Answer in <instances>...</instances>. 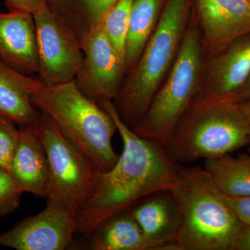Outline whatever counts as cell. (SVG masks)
<instances>
[{
	"instance_id": "obj_29",
	"label": "cell",
	"mask_w": 250,
	"mask_h": 250,
	"mask_svg": "<svg viewBox=\"0 0 250 250\" xmlns=\"http://www.w3.org/2000/svg\"><path fill=\"white\" fill-rule=\"evenodd\" d=\"M248 152H249L250 153V146L249 149H248Z\"/></svg>"
},
{
	"instance_id": "obj_27",
	"label": "cell",
	"mask_w": 250,
	"mask_h": 250,
	"mask_svg": "<svg viewBox=\"0 0 250 250\" xmlns=\"http://www.w3.org/2000/svg\"><path fill=\"white\" fill-rule=\"evenodd\" d=\"M250 98V75L249 78L246 81L241 88H239L236 93H233L228 100L239 104L245 101L247 99Z\"/></svg>"
},
{
	"instance_id": "obj_24",
	"label": "cell",
	"mask_w": 250,
	"mask_h": 250,
	"mask_svg": "<svg viewBox=\"0 0 250 250\" xmlns=\"http://www.w3.org/2000/svg\"><path fill=\"white\" fill-rule=\"evenodd\" d=\"M225 197L241 223L250 224V196Z\"/></svg>"
},
{
	"instance_id": "obj_16",
	"label": "cell",
	"mask_w": 250,
	"mask_h": 250,
	"mask_svg": "<svg viewBox=\"0 0 250 250\" xmlns=\"http://www.w3.org/2000/svg\"><path fill=\"white\" fill-rule=\"evenodd\" d=\"M44 84L0 59V116L9 118L20 128L35 124L41 112L31 102V94Z\"/></svg>"
},
{
	"instance_id": "obj_13",
	"label": "cell",
	"mask_w": 250,
	"mask_h": 250,
	"mask_svg": "<svg viewBox=\"0 0 250 250\" xmlns=\"http://www.w3.org/2000/svg\"><path fill=\"white\" fill-rule=\"evenodd\" d=\"M129 209L141 228L147 250L177 241L182 213L172 192H156Z\"/></svg>"
},
{
	"instance_id": "obj_15",
	"label": "cell",
	"mask_w": 250,
	"mask_h": 250,
	"mask_svg": "<svg viewBox=\"0 0 250 250\" xmlns=\"http://www.w3.org/2000/svg\"><path fill=\"white\" fill-rule=\"evenodd\" d=\"M19 142L9 172L23 192L46 197L49 166L45 148L33 126L20 128Z\"/></svg>"
},
{
	"instance_id": "obj_11",
	"label": "cell",
	"mask_w": 250,
	"mask_h": 250,
	"mask_svg": "<svg viewBox=\"0 0 250 250\" xmlns=\"http://www.w3.org/2000/svg\"><path fill=\"white\" fill-rule=\"evenodd\" d=\"M75 215L47 204L45 209L28 217L0 234V247L18 250H63L77 232Z\"/></svg>"
},
{
	"instance_id": "obj_3",
	"label": "cell",
	"mask_w": 250,
	"mask_h": 250,
	"mask_svg": "<svg viewBox=\"0 0 250 250\" xmlns=\"http://www.w3.org/2000/svg\"><path fill=\"white\" fill-rule=\"evenodd\" d=\"M172 193L182 213L181 250H233L242 223L204 167L180 165Z\"/></svg>"
},
{
	"instance_id": "obj_26",
	"label": "cell",
	"mask_w": 250,
	"mask_h": 250,
	"mask_svg": "<svg viewBox=\"0 0 250 250\" xmlns=\"http://www.w3.org/2000/svg\"><path fill=\"white\" fill-rule=\"evenodd\" d=\"M233 250H250V224H242L237 233Z\"/></svg>"
},
{
	"instance_id": "obj_20",
	"label": "cell",
	"mask_w": 250,
	"mask_h": 250,
	"mask_svg": "<svg viewBox=\"0 0 250 250\" xmlns=\"http://www.w3.org/2000/svg\"><path fill=\"white\" fill-rule=\"evenodd\" d=\"M204 168L228 196H250V153L225 154L204 161Z\"/></svg>"
},
{
	"instance_id": "obj_1",
	"label": "cell",
	"mask_w": 250,
	"mask_h": 250,
	"mask_svg": "<svg viewBox=\"0 0 250 250\" xmlns=\"http://www.w3.org/2000/svg\"><path fill=\"white\" fill-rule=\"evenodd\" d=\"M100 105L116 123L123 150L110 170L98 171L91 195L77 212L76 233L84 235L104 219L129 209L145 197L173 191L179 182L180 165L171 159L165 146L141 137L128 127L113 102Z\"/></svg>"
},
{
	"instance_id": "obj_9",
	"label": "cell",
	"mask_w": 250,
	"mask_h": 250,
	"mask_svg": "<svg viewBox=\"0 0 250 250\" xmlns=\"http://www.w3.org/2000/svg\"><path fill=\"white\" fill-rule=\"evenodd\" d=\"M83 59L75 83L85 96L99 104L113 102L126 74L125 61L100 25L81 43Z\"/></svg>"
},
{
	"instance_id": "obj_12",
	"label": "cell",
	"mask_w": 250,
	"mask_h": 250,
	"mask_svg": "<svg viewBox=\"0 0 250 250\" xmlns=\"http://www.w3.org/2000/svg\"><path fill=\"white\" fill-rule=\"evenodd\" d=\"M250 75V35L205 59L196 98L228 99Z\"/></svg>"
},
{
	"instance_id": "obj_28",
	"label": "cell",
	"mask_w": 250,
	"mask_h": 250,
	"mask_svg": "<svg viewBox=\"0 0 250 250\" xmlns=\"http://www.w3.org/2000/svg\"><path fill=\"white\" fill-rule=\"evenodd\" d=\"M239 106L250 127V98L239 103Z\"/></svg>"
},
{
	"instance_id": "obj_2",
	"label": "cell",
	"mask_w": 250,
	"mask_h": 250,
	"mask_svg": "<svg viewBox=\"0 0 250 250\" xmlns=\"http://www.w3.org/2000/svg\"><path fill=\"white\" fill-rule=\"evenodd\" d=\"M193 0H166L159 22L139 60L126 73L113 103L132 129L173 65L191 16Z\"/></svg>"
},
{
	"instance_id": "obj_8",
	"label": "cell",
	"mask_w": 250,
	"mask_h": 250,
	"mask_svg": "<svg viewBox=\"0 0 250 250\" xmlns=\"http://www.w3.org/2000/svg\"><path fill=\"white\" fill-rule=\"evenodd\" d=\"M35 22L39 80L46 85L75 80L83 54L73 31L47 5L33 14Z\"/></svg>"
},
{
	"instance_id": "obj_14",
	"label": "cell",
	"mask_w": 250,
	"mask_h": 250,
	"mask_svg": "<svg viewBox=\"0 0 250 250\" xmlns=\"http://www.w3.org/2000/svg\"><path fill=\"white\" fill-rule=\"evenodd\" d=\"M0 59L26 75L37 73L34 16L26 11L0 13Z\"/></svg>"
},
{
	"instance_id": "obj_4",
	"label": "cell",
	"mask_w": 250,
	"mask_h": 250,
	"mask_svg": "<svg viewBox=\"0 0 250 250\" xmlns=\"http://www.w3.org/2000/svg\"><path fill=\"white\" fill-rule=\"evenodd\" d=\"M30 99L34 107L55 123L97 170L105 172L116 164L120 156L112 146L116 123L99 104L79 90L75 81L44 85Z\"/></svg>"
},
{
	"instance_id": "obj_18",
	"label": "cell",
	"mask_w": 250,
	"mask_h": 250,
	"mask_svg": "<svg viewBox=\"0 0 250 250\" xmlns=\"http://www.w3.org/2000/svg\"><path fill=\"white\" fill-rule=\"evenodd\" d=\"M118 0H46L49 10L73 31L80 44L98 29Z\"/></svg>"
},
{
	"instance_id": "obj_10",
	"label": "cell",
	"mask_w": 250,
	"mask_h": 250,
	"mask_svg": "<svg viewBox=\"0 0 250 250\" xmlns=\"http://www.w3.org/2000/svg\"><path fill=\"white\" fill-rule=\"evenodd\" d=\"M205 59L250 35V0H193Z\"/></svg>"
},
{
	"instance_id": "obj_19",
	"label": "cell",
	"mask_w": 250,
	"mask_h": 250,
	"mask_svg": "<svg viewBox=\"0 0 250 250\" xmlns=\"http://www.w3.org/2000/svg\"><path fill=\"white\" fill-rule=\"evenodd\" d=\"M166 0H134L125 47L126 73L134 67L155 29Z\"/></svg>"
},
{
	"instance_id": "obj_6",
	"label": "cell",
	"mask_w": 250,
	"mask_h": 250,
	"mask_svg": "<svg viewBox=\"0 0 250 250\" xmlns=\"http://www.w3.org/2000/svg\"><path fill=\"white\" fill-rule=\"evenodd\" d=\"M205 56L196 16H191L170 72L132 130L167 147L176 126L196 96Z\"/></svg>"
},
{
	"instance_id": "obj_7",
	"label": "cell",
	"mask_w": 250,
	"mask_h": 250,
	"mask_svg": "<svg viewBox=\"0 0 250 250\" xmlns=\"http://www.w3.org/2000/svg\"><path fill=\"white\" fill-rule=\"evenodd\" d=\"M32 126L48 161L47 204L76 216L91 195L98 171L45 113L41 112L40 118Z\"/></svg>"
},
{
	"instance_id": "obj_21",
	"label": "cell",
	"mask_w": 250,
	"mask_h": 250,
	"mask_svg": "<svg viewBox=\"0 0 250 250\" xmlns=\"http://www.w3.org/2000/svg\"><path fill=\"white\" fill-rule=\"evenodd\" d=\"M133 1L134 0H118L108 11L101 24L110 42L125 62V47Z\"/></svg>"
},
{
	"instance_id": "obj_22",
	"label": "cell",
	"mask_w": 250,
	"mask_h": 250,
	"mask_svg": "<svg viewBox=\"0 0 250 250\" xmlns=\"http://www.w3.org/2000/svg\"><path fill=\"white\" fill-rule=\"evenodd\" d=\"M16 123L0 116V167L9 171L18 142L21 131Z\"/></svg>"
},
{
	"instance_id": "obj_25",
	"label": "cell",
	"mask_w": 250,
	"mask_h": 250,
	"mask_svg": "<svg viewBox=\"0 0 250 250\" xmlns=\"http://www.w3.org/2000/svg\"><path fill=\"white\" fill-rule=\"evenodd\" d=\"M4 4L9 11H26L33 14L46 4V0H4Z\"/></svg>"
},
{
	"instance_id": "obj_5",
	"label": "cell",
	"mask_w": 250,
	"mask_h": 250,
	"mask_svg": "<svg viewBox=\"0 0 250 250\" xmlns=\"http://www.w3.org/2000/svg\"><path fill=\"white\" fill-rule=\"evenodd\" d=\"M250 146V127L239 104L194 98L166 149L179 165L215 159Z\"/></svg>"
},
{
	"instance_id": "obj_17",
	"label": "cell",
	"mask_w": 250,
	"mask_h": 250,
	"mask_svg": "<svg viewBox=\"0 0 250 250\" xmlns=\"http://www.w3.org/2000/svg\"><path fill=\"white\" fill-rule=\"evenodd\" d=\"M93 250H147L142 231L129 209L108 217L86 235Z\"/></svg>"
},
{
	"instance_id": "obj_23",
	"label": "cell",
	"mask_w": 250,
	"mask_h": 250,
	"mask_svg": "<svg viewBox=\"0 0 250 250\" xmlns=\"http://www.w3.org/2000/svg\"><path fill=\"white\" fill-rule=\"evenodd\" d=\"M23 193L9 171L0 167V218L17 209Z\"/></svg>"
}]
</instances>
